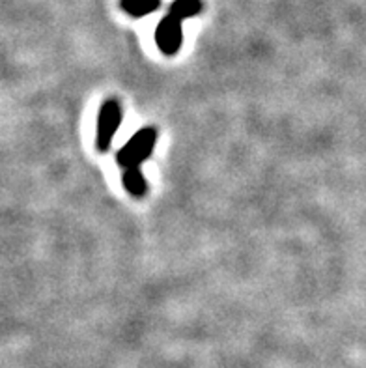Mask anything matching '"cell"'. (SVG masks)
<instances>
[{"label": "cell", "instance_id": "8992f818", "mask_svg": "<svg viewBox=\"0 0 366 368\" xmlns=\"http://www.w3.org/2000/svg\"><path fill=\"white\" fill-rule=\"evenodd\" d=\"M169 11L185 21L189 17L198 15L202 11V0H174L170 4Z\"/></svg>", "mask_w": 366, "mask_h": 368}, {"label": "cell", "instance_id": "7a4b0ae2", "mask_svg": "<svg viewBox=\"0 0 366 368\" xmlns=\"http://www.w3.org/2000/svg\"><path fill=\"white\" fill-rule=\"evenodd\" d=\"M122 124V107L120 101L115 98L103 101L101 108H99L98 116V144L99 152H109L110 144L115 141V135L118 127Z\"/></svg>", "mask_w": 366, "mask_h": 368}, {"label": "cell", "instance_id": "277c9868", "mask_svg": "<svg viewBox=\"0 0 366 368\" xmlns=\"http://www.w3.org/2000/svg\"><path fill=\"white\" fill-rule=\"evenodd\" d=\"M122 182H124V187H126L127 193H129L131 196H135V198H143V196L146 195L148 185L140 167L126 168V170H124V178H122Z\"/></svg>", "mask_w": 366, "mask_h": 368}, {"label": "cell", "instance_id": "6da1fadb", "mask_svg": "<svg viewBox=\"0 0 366 368\" xmlns=\"http://www.w3.org/2000/svg\"><path fill=\"white\" fill-rule=\"evenodd\" d=\"M155 142H157V131H155V127H143V129L135 133L126 142V146L122 148L118 156H116V161H118V165L124 170L126 168L140 167L153 153Z\"/></svg>", "mask_w": 366, "mask_h": 368}, {"label": "cell", "instance_id": "5b68a950", "mask_svg": "<svg viewBox=\"0 0 366 368\" xmlns=\"http://www.w3.org/2000/svg\"><path fill=\"white\" fill-rule=\"evenodd\" d=\"M161 0H120V8L131 17H144L159 10Z\"/></svg>", "mask_w": 366, "mask_h": 368}, {"label": "cell", "instance_id": "3957f363", "mask_svg": "<svg viewBox=\"0 0 366 368\" xmlns=\"http://www.w3.org/2000/svg\"><path fill=\"white\" fill-rule=\"evenodd\" d=\"M183 19L174 13H166V15L159 21L157 30H155V44L159 51L166 56H174L180 53L181 44H183Z\"/></svg>", "mask_w": 366, "mask_h": 368}]
</instances>
